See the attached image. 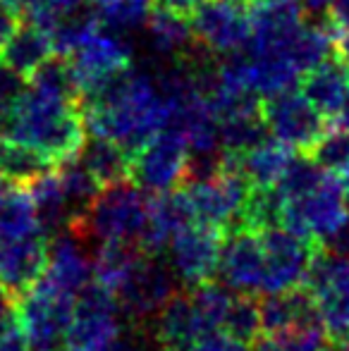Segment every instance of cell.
<instances>
[{
  "label": "cell",
  "instance_id": "obj_25",
  "mask_svg": "<svg viewBox=\"0 0 349 351\" xmlns=\"http://www.w3.org/2000/svg\"><path fill=\"white\" fill-rule=\"evenodd\" d=\"M56 167L58 162L43 151L0 132V180L10 186H29Z\"/></svg>",
  "mask_w": 349,
  "mask_h": 351
},
{
  "label": "cell",
  "instance_id": "obj_28",
  "mask_svg": "<svg viewBox=\"0 0 349 351\" xmlns=\"http://www.w3.org/2000/svg\"><path fill=\"white\" fill-rule=\"evenodd\" d=\"M80 160L101 186L130 180V151L106 136H93L84 143Z\"/></svg>",
  "mask_w": 349,
  "mask_h": 351
},
{
  "label": "cell",
  "instance_id": "obj_15",
  "mask_svg": "<svg viewBox=\"0 0 349 351\" xmlns=\"http://www.w3.org/2000/svg\"><path fill=\"white\" fill-rule=\"evenodd\" d=\"M48 239L43 232L0 239V289L10 301H19L38 285L48 265Z\"/></svg>",
  "mask_w": 349,
  "mask_h": 351
},
{
  "label": "cell",
  "instance_id": "obj_22",
  "mask_svg": "<svg viewBox=\"0 0 349 351\" xmlns=\"http://www.w3.org/2000/svg\"><path fill=\"white\" fill-rule=\"evenodd\" d=\"M263 296L265 299L258 301L261 304L263 332H289V330L323 328L311 291L304 285Z\"/></svg>",
  "mask_w": 349,
  "mask_h": 351
},
{
  "label": "cell",
  "instance_id": "obj_20",
  "mask_svg": "<svg viewBox=\"0 0 349 351\" xmlns=\"http://www.w3.org/2000/svg\"><path fill=\"white\" fill-rule=\"evenodd\" d=\"M191 222L196 220L184 186L163 191V194H151L149 220H146V230L141 237V249L149 254H165L170 239Z\"/></svg>",
  "mask_w": 349,
  "mask_h": 351
},
{
  "label": "cell",
  "instance_id": "obj_16",
  "mask_svg": "<svg viewBox=\"0 0 349 351\" xmlns=\"http://www.w3.org/2000/svg\"><path fill=\"white\" fill-rule=\"evenodd\" d=\"M91 241H86L75 230H62L51 237L48 246V265L38 282L65 296L77 299L82 289L93 280V254Z\"/></svg>",
  "mask_w": 349,
  "mask_h": 351
},
{
  "label": "cell",
  "instance_id": "obj_41",
  "mask_svg": "<svg viewBox=\"0 0 349 351\" xmlns=\"http://www.w3.org/2000/svg\"><path fill=\"white\" fill-rule=\"evenodd\" d=\"M29 351H65V347H51V349H29Z\"/></svg>",
  "mask_w": 349,
  "mask_h": 351
},
{
  "label": "cell",
  "instance_id": "obj_4",
  "mask_svg": "<svg viewBox=\"0 0 349 351\" xmlns=\"http://www.w3.org/2000/svg\"><path fill=\"white\" fill-rule=\"evenodd\" d=\"M182 186L189 196L194 220L201 225L218 227L223 234L234 230L254 189L249 177L228 156H223V165L213 175L186 182Z\"/></svg>",
  "mask_w": 349,
  "mask_h": 351
},
{
  "label": "cell",
  "instance_id": "obj_34",
  "mask_svg": "<svg viewBox=\"0 0 349 351\" xmlns=\"http://www.w3.org/2000/svg\"><path fill=\"white\" fill-rule=\"evenodd\" d=\"M106 351H160V347L151 332V325L125 323Z\"/></svg>",
  "mask_w": 349,
  "mask_h": 351
},
{
  "label": "cell",
  "instance_id": "obj_5",
  "mask_svg": "<svg viewBox=\"0 0 349 351\" xmlns=\"http://www.w3.org/2000/svg\"><path fill=\"white\" fill-rule=\"evenodd\" d=\"M189 170V143L175 127H163L130 156V180L146 194L180 189Z\"/></svg>",
  "mask_w": 349,
  "mask_h": 351
},
{
  "label": "cell",
  "instance_id": "obj_44",
  "mask_svg": "<svg viewBox=\"0 0 349 351\" xmlns=\"http://www.w3.org/2000/svg\"><path fill=\"white\" fill-rule=\"evenodd\" d=\"M340 351H349V344H345V347H340Z\"/></svg>",
  "mask_w": 349,
  "mask_h": 351
},
{
  "label": "cell",
  "instance_id": "obj_8",
  "mask_svg": "<svg viewBox=\"0 0 349 351\" xmlns=\"http://www.w3.org/2000/svg\"><path fill=\"white\" fill-rule=\"evenodd\" d=\"M263 120L268 134L289 151L309 153L323 134L330 130V117H326L304 93L294 88L263 98Z\"/></svg>",
  "mask_w": 349,
  "mask_h": 351
},
{
  "label": "cell",
  "instance_id": "obj_18",
  "mask_svg": "<svg viewBox=\"0 0 349 351\" xmlns=\"http://www.w3.org/2000/svg\"><path fill=\"white\" fill-rule=\"evenodd\" d=\"M252 38L247 46L256 53H282L306 22L302 0H254L249 5Z\"/></svg>",
  "mask_w": 349,
  "mask_h": 351
},
{
  "label": "cell",
  "instance_id": "obj_36",
  "mask_svg": "<svg viewBox=\"0 0 349 351\" xmlns=\"http://www.w3.org/2000/svg\"><path fill=\"white\" fill-rule=\"evenodd\" d=\"M191 351H249L247 344L237 342V339L228 337L223 332H213L208 337H204L201 342H196Z\"/></svg>",
  "mask_w": 349,
  "mask_h": 351
},
{
  "label": "cell",
  "instance_id": "obj_24",
  "mask_svg": "<svg viewBox=\"0 0 349 351\" xmlns=\"http://www.w3.org/2000/svg\"><path fill=\"white\" fill-rule=\"evenodd\" d=\"M53 56H58V53L51 34L38 29L36 24L22 22V27L14 32V36L0 51V62L27 82Z\"/></svg>",
  "mask_w": 349,
  "mask_h": 351
},
{
  "label": "cell",
  "instance_id": "obj_39",
  "mask_svg": "<svg viewBox=\"0 0 349 351\" xmlns=\"http://www.w3.org/2000/svg\"><path fill=\"white\" fill-rule=\"evenodd\" d=\"M206 0H154V5H160V8H168L173 12H180L184 17H189L199 5H204Z\"/></svg>",
  "mask_w": 349,
  "mask_h": 351
},
{
  "label": "cell",
  "instance_id": "obj_40",
  "mask_svg": "<svg viewBox=\"0 0 349 351\" xmlns=\"http://www.w3.org/2000/svg\"><path fill=\"white\" fill-rule=\"evenodd\" d=\"M335 53L349 65V32L347 34H340V36L335 38Z\"/></svg>",
  "mask_w": 349,
  "mask_h": 351
},
{
  "label": "cell",
  "instance_id": "obj_2",
  "mask_svg": "<svg viewBox=\"0 0 349 351\" xmlns=\"http://www.w3.org/2000/svg\"><path fill=\"white\" fill-rule=\"evenodd\" d=\"M149 199L144 189L132 180L103 186L84 215L72 222L70 230L82 234L93 246L106 241H130L141 246V237L149 220Z\"/></svg>",
  "mask_w": 349,
  "mask_h": 351
},
{
  "label": "cell",
  "instance_id": "obj_30",
  "mask_svg": "<svg viewBox=\"0 0 349 351\" xmlns=\"http://www.w3.org/2000/svg\"><path fill=\"white\" fill-rule=\"evenodd\" d=\"M91 3L96 8L101 27L120 36L144 27L154 8V0H91Z\"/></svg>",
  "mask_w": 349,
  "mask_h": 351
},
{
  "label": "cell",
  "instance_id": "obj_6",
  "mask_svg": "<svg viewBox=\"0 0 349 351\" xmlns=\"http://www.w3.org/2000/svg\"><path fill=\"white\" fill-rule=\"evenodd\" d=\"M304 287L311 291L328 339L337 349L349 344V256L323 246Z\"/></svg>",
  "mask_w": 349,
  "mask_h": 351
},
{
  "label": "cell",
  "instance_id": "obj_7",
  "mask_svg": "<svg viewBox=\"0 0 349 351\" xmlns=\"http://www.w3.org/2000/svg\"><path fill=\"white\" fill-rule=\"evenodd\" d=\"M349 217V199L342 177L328 172L323 182L299 199H289L282 206L280 227L299 237L318 239L326 244Z\"/></svg>",
  "mask_w": 349,
  "mask_h": 351
},
{
  "label": "cell",
  "instance_id": "obj_38",
  "mask_svg": "<svg viewBox=\"0 0 349 351\" xmlns=\"http://www.w3.org/2000/svg\"><path fill=\"white\" fill-rule=\"evenodd\" d=\"M323 246H326V249H330V251H335V254L349 256V217L345 220V225H342L340 230H337Z\"/></svg>",
  "mask_w": 349,
  "mask_h": 351
},
{
  "label": "cell",
  "instance_id": "obj_19",
  "mask_svg": "<svg viewBox=\"0 0 349 351\" xmlns=\"http://www.w3.org/2000/svg\"><path fill=\"white\" fill-rule=\"evenodd\" d=\"M151 332H154L160 351H191L196 342L208 337L194 308L189 289H180L163 306V311L151 323Z\"/></svg>",
  "mask_w": 349,
  "mask_h": 351
},
{
  "label": "cell",
  "instance_id": "obj_27",
  "mask_svg": "<svg viewBox=\"0 0 349 351\" xmlns=\"http://www.w3.org/2000/svg\"><path fill=\"white\" fill-rule=\"evenodd\" d=\"M244 175L249 177L254 186H261V189H268V186H275L282 177V172L287 170L289 160V148L282 146L275 139H265L258 146L244 151L242 156H228Z\"/></svg>",
  "mask_w": 349,
  "mask_h": 351
},
{
  "label": "cell",
  "instance_id": "obj_35",
  "mask_svg": "<svg viewBox=\"0 0 349 351\" xmlns=\"http://www.w3.org/2000/svg\"><path fill=\"white\" fill-rule=\"evenodd\" d=\"M19 27H22V14L17 12V8L10 5L8 0H0V51Z\"/></svg>",
  "mask_w": 349,
  "mask_h": 351
},
{
  "label": "cell",
  "instance_id": "obj_37",
  "mask_svg": "<svg viewBox=\"0 0 349 351\" xmlns=\"http://www.w3.org/2000/svg\"><path fill=\"white\" fill-rule=\"evenodd\" d=\"M326 19L337 36L347 34L349 32V0H330V5H328V10H326Z\"/></svg>",
  "mask_w": 349,
  "mask_h": 351
},
{
  "label": "cell",
  "instance_id": "obj_21",
  "mask_svg": "<svg viewBox=\"0 0 349 351\" xmlns=\"http://www.w3.org/2000/svg\"><path fill=\"white\" fill-rule=\"evenodd\" d=\"M144 27L146 36H149V46L156 53L158 62L184 60V58L194 56L199 48H204L194 38L189 17L173 12L168 8H160V5L151 8Z\"/></svg>",
  "mask_w": 349,
  "mask_h": 351
},
{
  "label": "cell",
  "instance_id": "obj_42",
  "mask_svg": "<svg viewBox=\"0 0 349 351\" xmlns=\"http://www.w3.org/2000/svg\"><path fill=\"white\" fill-rule=\"evenodd\" d=\"M321 351H337V347H335V344H333V342H328L326 347H323Z\"/></svg>",
  "mask_w": 349,
  "mask_h": 351
},
{
  "label": "cell",
  "instance_id": "obj_32",
  "mask_svg": "<svg viewBox=\"0 0 349 351\" xmlns=\"http://www.w3.org/2000/svg\"><path fill=\"white\" fill-rule=\"evenodd\" d=\"M330 342L323 328L289 330V332H261L252 342V351H321Z\"/></svg>",
  "mask_w": 349,
  "mask_h": 351
},
{
  "label": "cell",
  "instance_id": "obj_33",
  "mask_svg": "<svg viewBox=\"0 0 349 351\" xmlns=\"http://www.w3.org/2000/svg\"><path fill=\"white\" fill-rule=\"evenodd\" d=\"M309 156L326 172L345 177L349 172V130L335 122V127H330L318 139V143L313 146V151Z\"/></svg>",
  "mask_w": 349,
  "mask_h": 351
},
{
  "label": "cell",
  "instance_id": "obj_43",
  "mask_svg": "<svg viewBox=\"0 0 349 351\" xmlns=\"http://www.w3.org/2000/svg\"><path fill=\"white\" fill-rule=\"evenodd\" d=\"M234 3H239V5H244V8H249V5L254 3V0H234Z\"/></svg>",
  "mask_w": 349,
  "mask_h": 351
},
{
  "label": "cell",
  "instance_id": "obj_14",
  "mask_svg": "<svg viewBox=\"0 0 349 351\" xmlns=\"http://www.w3.org/2000/svg\"><path fill=\"white\" fill-rule=\"evenodd\" d=\"M194 38L213 56H230L252 38V22L244 5L234 0H206L189 14Z\"/></svg>",
  "mask_w": 349,
  "mask_h": 351
},
{
  "label": "cell",
  "instance_id": "obj_23",
  "mask_svg": "<svg viewBox=\"0 0 349 351\" xmlns=\"http://www.w3.org/2000/svg\"><path fill=\"white\" fill-rule=\"evenodd\" d=\"M302 93L333 122L342 112L349 93V65L337 53L302 74Z\"/></svg>",
  "mask_w": 349,
  "mask_h": 351
},
{
  "label": "cell",
  "instance_id": "obj_45",
  "mask_svg": "<svg viewBox=\"0 0 349 351\" xmlns=\"http://www.w3.org/2000/svg\"><path fill=\"white\" fill-rule=\"evenodd\" d=\"M0 294H3V289H0Z\"/></svg>",
  "mask_w": 349,
  "mask_h": 351
},
{
  "label": "cell",
  "instance_id": "obj_26",
  "mask_svg": "<svg viewBox=\"0 0 349 351\" xmlns=\"http://www.w3.org/2000/svg\"><path fill=\"white\" fill-rule=\"evenodd\" d=\"M27 189L34 201V208H36L38 230H41L48 239L72 225V213H70V206H67L58 170L46 172V175L38 177L36 182H32Z\"/></svg>",
  "mask_w": 349,
  "mask_h": 351
},
{
  "label": "cell",
  "instance_id": "obj_17",
  "mask_svg": "<svg viewBox=\"0 0 349 351\" xmlns=\"http://www.w3.org/2000/svg\"><path fill=\"white\" fill-rule=\"evenodd\" d=\"M220 280L228 289L244 294H263L265 251L261 232H228L220 254Z\"/></svg>",
  "mask_w": 349,
  "mask_h": 351
},
{
  "label": "cell",
  "instance_id": "obj_12",
  "mask_svg": "<svg viewBox=\"0 0 349 351\" xmlns=\"http://www.w3.org/2000/svg\"><path fill=\"white\" fill-rule=\"evenodd\" d=\"M223 241L225 234L218 227L201 225V222L182 227L170 239L168 249H165L168 263L173 265L177 280L182 282L184 289L218 278Z\"/></svg>",
  "mask_w": 349,
  "mask_h": 351
},
{
  "label": "cell",
  "instance_id": "obj_29",
  "mask_svg": "<svg viewBox=\"0 0 349 351\" xmlns=\"http://www.w3.org/2000/svg\"><path fill=\"white\" fill-rule=\"evenodd\" d=\"M38 230L36 208L27 186H8L0 199V239L27 237Z\"/></svg>",
  "mask_w": 349,
  "mask_h": 351
},
{
  "label": "cell",
  "instance_id": "obj_3",
  "mask_svg": "<svg viewBox=\"0 0 349 351\" xmlns=\"http://www.w3.org/2000/svg\"><path fill=\"white\" fill-rule=\"evenodd\" d=\"M180 289L182 282L177 280L165 254L144 251L115 285L112 296L120 315H125V323L151 325Z\"/></svg>",
  "mask_w": 349,
  "mask_h": 351
},
{
  "label": "cell",
  "instance_id": "obj_13",
  "mask_svg": "<svg viewBox=\"0 0 349 351\" xmlns=\"http://www.w3.org/2000/svg\"><path fill=\"white\" fill-rule=\"evenodd\" d=\"M62 58L70 65L72 79L82 98L108 77L132 65V46L125 41V36L108 32V29L103 32V27H98Z\"/></svg>",
  "mask_w": 349,
  "mask_h": 351
},
{
  "label": "cell",
  "instance_id": "obj_1",
  "mask_svg": "<svg viewBox=\"0 0 349 351\" xmlns=\"http://www.w3.org/2000/svg\"><path fill=\"white\" fill-rule=\"evenodd\" d=\"M0 132L43 151L60 162L80 158L86 143V120L75 93L27 82L12 110L0 120Z\"/></svg>",
  "mask_w": 349,
  "mask_h": 351
},
{
  "label": "cell",
  "instance_id": "obj_31",
  "mask_svg": "<svg viewBox=\"0 0 349 351\" xmlns=\"http://www.w3.org/2000/svg\"><path fill=\"white\" fill-rule=\"evenodd\" d=\"M220 332L228 335V337H232V339H237V342L247 344V347H252L254 339L263 332L261 304H258V296L237 291V296L230 299L228 313H225Z\"/></svg>",
  "mask_w": 349,
  "mask_h": 351
},
{
  "label": "cell",
  "instance_id": "obj_10",
  "mask_svg": "<svg viewBox=\"0 0 349 351\" xmlns=\"http://www.w3.org/2000/svg\"><path fill=\"white\" fill-rule=\"evenodd\" d=\"M265 251V280L263 294L287 291L302 287L311 270L316 256L321 254L323 241L299 237L285 227H268L261 232Z\"/></svg>",
  "mask_w": 349,
  "mask_h": 351
},
{
  "label": "cell",
  "instance_id": "obj_9",
  "mask_svg": "<svg viewBox=\"0 0 349 351\" xmlns=\"http://www.w3.org/2000/svg\"><path fill=\"white\" fill-rule=\"evenodd\" d=\"M120 308L110 289L91 280L77 294L65 332V351H106L122 330Z\"/></svg>",
  "mask_w": 349,
  "mask_h": 351
},
{
  "label": "cell",
  "instance_id": "obj_11",
  "mask_svg": "<svg viewBox=\"0 0 349 351\" xmlns=\"http://www.w3.org/2000/svg\"><path fill=\"white\" fill-rule=\"evenodd\" d=\"M75 299L38 282L29 294L14 301L17 323L27 337L29 349L65 347V332L72 320Z\"/></svg>",
  "mask_w": 349,
  "mask_h": 351
}]
</instances>
